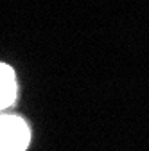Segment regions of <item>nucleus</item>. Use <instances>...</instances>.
I'll return each instance as SVG.
<instances>
[{
    "instance_id": "nucleus-1",
    "label": "nucleus",
    "mask_w": 149,
    "mask_h": 151,
    "mask_svg": "<svg viewBox=\"0 0 149 151\" xmlns=\"http://www.w3.org/2000/svg\"><path fill=\"white\" fill-rule=\"evenodd\" d=\"M27 124L13 115L0 117V151H24L29 144Z\"/></svg>"
},
{
    "instance_id": "nucleus-2",
    "label": "nucleus",
    "mask_w": 149,
    "mask_h": 151,
    "mask_svg": "<svg viewBox=\"0 0 149 151\" xmlns=\"http://www.w3.org/2000/svg\"><path fill=\"white\" fill-rule=\"evenodd\" d=\"M16 96V81L11 67L0 63V108H7Z\"/></svg>"
}]
</instances>
